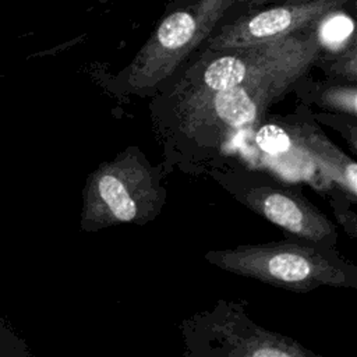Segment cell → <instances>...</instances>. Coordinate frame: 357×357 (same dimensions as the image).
Segmentation results:
<instances>
[{
  "instance_id": "9",
  "label": "cell",
  "mask_w": 357,
  "mask_h": 357,
  "mask_svg": "<svg viewBox=\"0 0 357 357\" xmlns=\"http://www.w3.org/2000/svg\"><path fill=\"white\" fill-rule=\"evenodd\" d=\"M229 347L225 354L243 356V357H305L317 356L315 353L304 349L296 340L268 332L259 326L247 332L244 336L229 337L226 342Z\"/></svg>"
},
{
  "instance_id": "3",
  "label": "cell",
  "mask_w": 357,
  "mask_h": 357,
  "mask_svg": "<svg viewBox=\"0 0 357 357\" xmlns=\"http://www.w3.org/2000/svg\"><path fill=\"white\" fill-rule=\"evenodd\" d=\"M205 259L215 266L291 291H311L321 286H351L347 272L317 248L296 243L238 245L209 251Z\"/></svg>"
},
{
  "instance_id": "4",
  "label": "cell",
  "mask_w": 357,
  "mask_h": 357,
  "mask_svg": "<svg viewBox=\"0 0 357 357\" xmlns=\"http://www.w3.org/2000/svg\"><path fill=\"white\" fill-rule=\"evenodd\" d=\"M321 39L315 29L310 31L300 46L265 66L240 84L201 95L197 99L201 112L233 128L257 123L268 106L282 96L290 85L317 61L321 53Z\"/></svg>"
},
{
  "instance_id": "5",
  "label": "cell",
  "mask_w": 357,
  "mask_h": 357,
  "mask_svg": "<svg viewBox=\"0 0 357 357\" xmlns=\"http://www.w3.org/2000/svg\"><path fill=\"white\" fill-rule=\"evenodd\" d=\"M349 0H282L223 25L208 38V50L245 47L305 31L339 11Z\"/></svg>"
},
{
  "instance_id": "2",
  "label": "cell",
  "mask_w": 357,
  "mask_h": 357,
  "mask_svg": "<svg viewBox=\"0 0 357 357\" xmlns=\"http://www.w3.org/2000/svg\"><path fill=\"white\" fill-rule=\"evenodd\" d=\"M237 0H177L166 8L127 68V84L146 89L169 78L213 32Z\"/></svg>"
},
{
  "instance_id": "1",
  "label": "cell",
  "mask_w": 357,
  "mask_h": 357,
  "mask_svg": "<svg viewBox=\"0 0 357 357\" xmlns=\"http://www.w3.org/2000/svg\"><path fill=\"white\" fill-rule=\"evenodd\" d=\"M162 188L153 167L134 149L100 163L88 177L82 225L98 230L121 223H145L158 215Z\"/></svg>"
},
{
  "instance_id": "7",
  "label": "cell",
  "mask_w": 357,
  "mask_h": 357,
  "mask_svg": "<svg viewBox=\"0 0 357 357\" xmlns=\"http://www.w3.org/2000/svg\"><path fill=\"white\" fill-rule=\"evenodd\" d=\"M308 32L301 31L262 45L208 50L212 53V57L202 63L204 68L199 74L201 89H198L195 95L218 92L240 84L255 71L300 46Z\"/></svg>"
},
{
  "instance_id": "12",
  "label": "cell",
  "mask_w": 357,
  "mask_h": 357,
  "mask_svg": "<svg viewBox=\"0 0 357 357\" xmlns=\"http://www.w3.org/2000/svg\"><path fill=\"white\" fill-rule=\"evenodd\" d=\"M273 1H282V0H237V3L247 4V6H264Z\"/></svg>"
},
{
  "instance_id": "10",
  "label": "cell",
  "mask_w": 357,
  "mask_h": 357,
  "mask_svg": "<svg viewBox=\"0 0 357 357\" xmlns=\"http://www.w3.org/2000/svg\"><path fill=\"white\" fill-rule=\"evenodd\" d=\"M255 142L264 152L271 155H279L291 146L289 134L282 127L273 124L262 126L255 135Z\"/></svg>"
},
{
  "instance_id": "8",
  "label": "cell",
  "mask_w": 357,
  "mask_h": 357,
  "mask_svg": "<svg viewBox=\"0 0 357 357\" xmlns=\"http://www.w3.org/2000/svg\"><path fill=\"white\" fill-rule=\"evenodd\" d=\"M297 132L293 138L332 176L343 188L351 195H356V178L357 166L354 160L342 153L335 145H332L325 137L317 131H305L297 127Z\"/></svg>"
},
{
  "instance_id": "11",
  "label": "cell",
  "mask_w": 357,
  "mask_h": 357,
  "mask_svg": "<svg viewBox=\"0 0 357 357\" xmlns=\"http://www.w3.org/2000/svg\"><path fill=\"white\" fill-rule=\"evenodd\" d=\"M325 102L332 107L356 114V88L354 86H336L326 92Z\"/></svg>"
},
{
  "instance_id": "6",
  "label": "cell",
  "mask_w": 357,
  "mask_h": 357,
  "mask_svg": "<svg viewBox=\"0 0 357 357\" xmlns=\"http://www.w3.org/2000/svg\"><path fill=\"white\" fill-rule=\"evenodd\" d=\"M243 202L271 223L315 244L336 238V229L314 205L300 194L262 185L244 191Z\"/></svg>"
}]
</instances>
